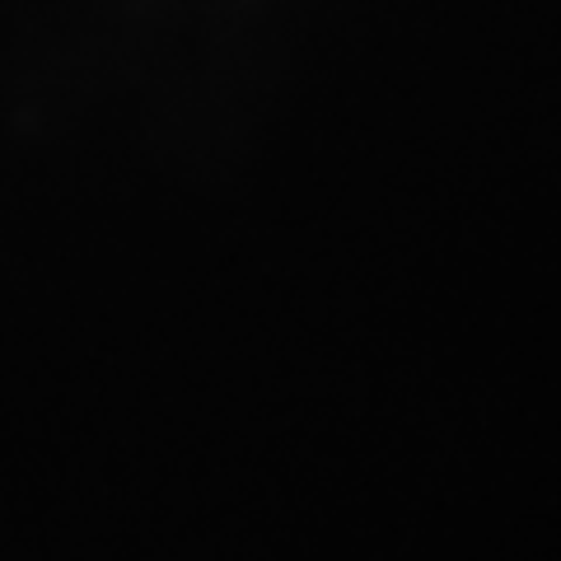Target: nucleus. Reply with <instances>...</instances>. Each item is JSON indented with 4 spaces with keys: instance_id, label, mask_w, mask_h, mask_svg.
<instances>
[]
</instances>
